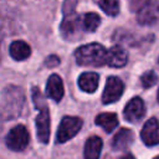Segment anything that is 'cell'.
I'll return each instance as SVG.
<instances>
[{"mask_svg": "<svg viewBox=\"0 0 159 159\" xmlns=\"http://www.w3.org/2000/svg\"><path fill=\"white\" fill-rule=\"evenodd\" d=\"M103 142L98 135H92L86 140L83 157L84 159H99Z\"/></svg>", "mask_w": 159, "mask_h": 159, "instance_id": "13", "label": "cell"}, {"mask_svg": "<svg viewBox=\"0 0 159 159\" xmlns=\"http://www.w3.org/2000/svg\"><path fill=\"white\" fill-rule=\"evenodd\" d=\"M119 159H135V158H134V155H132V154H125V155L120 157Z\"/></svg>", "mask_w": 159, "mask_h": 159, "instance_id": "23", "label": "cell"}, {"mask_svg": "<svg viewBox=\"0 0 159 159\" xmlns=\"http://www.w3.org/2000/svg\"><path fill=\"white\" fill-rule=\"evenodd\" d=\"M75 57L78 65L81 66H92L99 67L106 65L107 60V50L103 45L92 42L78 47L75 52Z\"/></svg>", "mask_w": 159, "mask_h": 159, "instance_id": "1", "label": "cell"}, {"mask_svg": "<svg viewBox=\"0 0 159 159\" xmlns=\"http://www.w3.org/2000/svg\"><path fill=\"white\" fill-rule=\"evenodd\" d=\"M29 142H30V134L26 127L22 124H17L14 128H11L5 139L6 147L14 152H21L26 149Z\"/></svg>", "mask_w": 159, "mask_h": 159, "instance_id": "3", "label": "cell"}, {"mask_svg": "<svg viewBox=\"0 0 159 159\" xmlns=\"http://www.w3.org/2000/svg\"><path fill=\"white\" fill-rule=\"evenodd\" d=\"M123 89H124V84L120 81V78H118L116 76L108 77L107 82H106V86H104L103 94H102V102L104 104L116 102L122 96Z\"/></svg>", "mask_w": 159, "mask_h": 159, "instance_id": "6", "label": "cell"}, {"mask_svg": "<svg viewBox=\"0 0 159 159\" xmlns=\"http://www.w3.org/2000/svg\"><path fill=\"white\" fill-rule=\"evenodd\" d=\"M1 37H2V35H1V24H0V42H1Z\"/></svg>", "mask_w": 159, "mask_h": 159, "instance_id": "24", "label": "cell"}, {"mask_svg": "<svg viewBox=\"0 0 159 159\" xmlns=\"http://www.w3.org/2000/svg\"><path fill=\"white\" fill-rule=\"evenodd\" d=\"M82 29H83V24L78 15H76L75 12L65 14V17L60 26V31L66 40L77 39L81 35Z\"/></svg>", "mask_w": 159, "mask_h": 159, "instance_id": "5", "label": "cell"}, {"mask_svg": "<svg viewBox=\"0 0 159 159\" xmlns=\"http://www.w3.org/2000/svg\"><path fill=\"white\" fill-rule=\"evenodd\" d=\"M82 24H83V30L84 31L93 32L99 26L101 17L96 12H87V14H84V16L82 19Z\"/></svg>", "mask_w": 159, "mask_h": 159, "instance_id": "18", "label": "cell"}, {"mask_svg": "<svg viewBox=\"0 0 159 159\" xmlns=\"http://www.w3.org/2000/svg\"><path fill=\"white\" fill-rule=\"evenodd\" d=\"M158 101H159V91H158Z\"/></svg>", "mask_w": 159, "mask_h": 159, "instance_id": "25", "label": "cell"}, {"mask_svg": "<svg viewBox=\"0 0 159 159\" xmlns=\"http://www.w3.org/2000/svg\"><path fill=\"white\" fill-rule=\"evenodd\" d=\"M98 5L109 16H116L119 12V1L118 0H98Z\"/></svg>", "mask_w": 159, "mask_h": 159, "instance_id": "19", "label": "cell"}, {"mask_svg": "<svg viewBox=\"0 0 159 159\" xmlns=\"http://www.w3.org/2000/svg\"><path fill=\"white\" fill-rule=\"evenodd\" d=\"M149 0H128L129 2V7L132 11H138L139 9H142Z\"/></svg>", "mask_w": 159, "mask_h": 159, "instance_id": "21", "label": "cell"}, {"mask_svg": "<svg viewBox=\"0 0 159 159\" xmlns=\"http://www.w3.org/2000/svg\"><path fill=\"white\" fill-rule=\"evenodd\" d=\"M158 81V76L155 75L154 71H147L142 75L140 77V82L143 84L144 88H149V87H153Z\"/></svg>", "mask_w": 159, "mask_h": 159, "instance_id": "20", "label": "cell"}, {"mask_svg": "<svg viewBox=\"0 0 159 159\" xmlns=\"http://www.w3.org/2000/svg\"><path fill=\"white\" fill-rule=\"evenodd\" d=\"M137 21L140 25H153L159 21V0H149L138 10Z\"/></svg>", "mask_w": 159, "mask_h": 159, "instance_id": "7", "label": "cell"}, {"mask_svg": "<svg viewBox=\"0 0 159 159\" xmlns=\"http://www.w3.org/2000/svg\"><path fill=\"white\" fill-rule=\"evenodd\" d=\"M134 138V133L128 128H120L117 134L113 137L112 140V148L114 150H123L129 144H132Z\"/></svg>", "mask_w": 159, "mask_h": 159, "instance_id": "14", "label": "cell"}, {"mask_svg": "<svg viewBox=\"0 0 159 159\" xmlns=\"http://www.w3.org/2000/svg\"><path fill=\"white\" fill-rule=\"evenodd\" d=\"M128 61V55L125 50L120 46H113L109 51H107L106 65L111 67H123Z\"/></svg>", "mask_w": 159, "mask_h": 159, "instance_id": "12", "label": "cell"}, {"mask_svg": "<svg viewBox=\"0 0 159 159\" xmlns=\"http://www.w3.org/2000/svg\"><path fill=\"white\" fill-rule=\"evenodd\" d=\"M98 82H99V76L96 72H83L78 77L80 88L88 93H93L97 89Z\"/></svg>", "mask_w": 159, "mask_h": 159, "instance_id": "16", "label": "cell"}, {"mask_svg": "<svg viewBox=\"0 0 159 159\" xmlns=\"http://www.w3.org/2000/svg\"><path fill=\"white\" fill-rule=\"evenodd\" d=\"M46 93L50 98L60 102L63 97V82L58 75H51L46 83Z\"/></svg>", "mask_w": 159, "mask_h": 159, "instance_id": "11", "label": "cell"}, {"mask_svg": "<svg viewBox=\"0 0 159 159\" xmlns=\"http://www.w3.org/2000/svg\"><path fill=\"white\" fill-rule=\"evenodd\" d=\"M58 63H60V58H58L57 56H55V55L48 56V57L46 58V61H45V65H46L47 67H55V66H57Z\"/></svg>", "mask_w": 159, "mask_h": 159, "instance_id": "22", "label": "cell"}, {"mask_svg": "<svg viewBox=\"0 0 159 159\" xmlns=\"http://www.w3.org/2000/svg\"><path fill=\"white\" fill-rule=\"evenodd\" d=\"M96 124L102 127L104 129V132L109 133L112 132L117 125H118V117L116 113H111V112H106V113H101L96 117Z\"/></svg>", "mask_w": 159, "mask_h": 159, "instance_id": "17", "label": "cell"}, {"mask_svg": "<svg viewBox=\"0 0 159 159\" xmlns=\"http://www.w3.org/2000/svg\"><path fill=\"white\" fill-rule=\"evenodd\" d=\"M154 159H159V155H158V157H155V158H154Z\"/></svg>", "mask_w": 159, "mask_h": 159, "instance_id": "26", "label": "cell"}, {"mask_svg": "<svg viewBox=\"0 0 159 159\" xmlns=\"http://www.w3.org/2000/svg\"><path fill=\"white\" fill-rule=\"evenodd\" d=\"M140 137L144 144L148 147L159 144V120L157 118L148 119L142 128Z\"/></svg>", "mask_w": 159, "mask_h": 159, "instance_id": "10", "label": "cell"}, {"mask_svg": "<svg viewBox=\"0 0 159 159\" xmlns=\"http://www.w3.org/2000/svg\"><path fill=\"white\" fill-rule=\"evenodd\" d=\"M25 103V96L20 87L7 86L1 93V112L7 119L15 118L21 113Z\"/></svg>", "mask_w": 159, "mask_h": 159, "instance_id": "2", "label": "cell"}, {"mask_svg": "<svg viewBox=\"0 0 159 159\" xmlns=\"http://www.w3.org/2000/svg\"><path fill=\"white\" fill-rule=\"evenodd\" d=\"M82 128V119L78 117H71V116H66L62 118L58 129H57V134H56V139L58 143H65L67 140H70L71 138H73L80 129Z\"/></svg>", "mask_w": 159, "mask_h": 159, "instance_id": "4", "label": "cell"}, {"mask_svg": "<svg viewBox=\"0 0 159 159\" xmlns=\"http://www.w3.org/2000/svg\"><path fill=\"white\" fill-rule=\"evenodd\" d=\"M9 52H10V56L14 60H16V61H24V60H26V58L30 57V55H31V47L25 41L16 40V41H14L10 45Z\"/></svg>", "mask_w": 159, "mask_h": 159, "instance_id": "15", "label": "cell"}, {"mask_svg": "<svg viewBox=\"0 0 159 159\" xmlns=\"http://www.w3.org/2000/svg\"><path fill=\"white\" fill-rule=\"evenodd\" d=\"M145 114V104L140 97H133L124 107L123 117L125 120L137 123Z\"/></svg>", "mask_w": 159, "mask_h": 159, "instance_id": "8", "label": "cell"}, {"mask_svg": "<svg viewBox=\"0 0 159 159\" xmlns=\"http://www.w3.org/2000/svg\"><path fill=\"white\" fill-rule=\"evenodd\" d=\"M40 113L36 117V132L37 138L41 143L46 144L50 139V113L47 106H42L39 108Z\"/></svg>", "mask_w": 159, "mask_h": 159, "instance_id": "9", "label": "cell"}]
</instances>
